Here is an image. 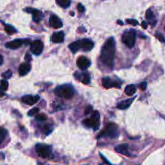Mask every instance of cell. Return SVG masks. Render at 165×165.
<instances>
[{
    "mask_svg": "<svg viewBox=\"0 0 165 165\" xmlns=\"http://www.w3.org/2000/svg\"><path fill=\"white\" fill-rule=\"evenodd\" d=\"M77 65L81 70H86L90 66V61L85 57H80L77 61Z\"/></svg>",
    "mask_w": 165,
    "mask_h": 165,
    "instance_id": "cell-10",
    "label": "cell"
},
{
    "mask_svg": "<svg viewBox=\"0 0 165 165\" xmlns=\"http://www.w3.org/2000/svg\"><path fill=\"white\" fill-rule=\"evenodd\" d=\"M39 108H33L32 109V110H30V111L28 112V116H33V115H37L38 114V113H39Z\"/></svg>",
    "mask_w": 165,
    "mask_h": 165,
    "instance_id": "cell-28",
    "label": "cell"
},
{
    "mask_svg": "<svg viewBox=\"0 0 165 165\" xmlns=\"http://www.w3.org/2000/svg\"><path fill=\"white\" fill-rule=\"evenodd\" d=\"M11 75H12V73H11V70H7L3 73H2V77H3L4 79H9L11 77Z\"/></svg>",
    "mask_w": 165,
    "mask_h": 165,
    "instance_id": "cell-30",
    "label": "cell"
},
{
    "mask_svg": "<svg viewBox=\"0 0 165 165\" xmlns=\"http://www.w3.org/2000/svg\"><path fill=\"white\" fill-rule=\"evenodd\" d=\"M146 19L148 20V23L152 26H155L156 24V20L154 14H153L151 9H148L147 12H146Z\"/></svg>",
    "mask_w": 165,
    "mask_h": 165,
    "instance_id": "cell-19",
    "label": "cell"
},
{
    "mask_svg": "<svg viewBox=\"0 0 165 165\" xmlns=\"http://www.w3.org/2000/svg\"><path fill=\"white\" fill-rule=\"evenodd\" d=\"M25 11H28V13L32 15L33 20H34L35 22H37V23H38V22H39L40 20H41L42 16H43L41 11H38V10H36V9H33V8H27Z\"/></svg>",
    "mask_w": 165,
    "mask_h": 165,
    "instance_id": "cell-14",
    "label": "cell"
},
{
    "mask_svg": "<svg viewBox=\"0 0 165 165\" xmlns=\"http://www.w3.org/2000/svg\"><path fill=\"white\" fill-rule=\"evenodd\" d=\"M7 130H5L3 127H1V129H0V142L1 143H2V141L4 140L5 137L7 135Z\"/></svg>",
    "mask_w": 165,
    "mask_h": 165,
    "instance_id": "cell-27",
    "label": "cell"
},
{
    "mask_svg": "<svg viewBox=\"0 0 165 165\" xmlns=\"http://www.w3.org/2000/svg\"><path fill=\"white\" fill-rule=\"evenodd\" d=\"M70 15H72V16H73V15H74L73 12H70Z\"/></svg>",
    "mask_w": 165,
    "mask_h": 165,
    "instance_id": "cell-40",
    "label": "cell"
},
{
    "mask_svg": "<svg viewBox=\"0 0 165 165\" xmlns=\"http://www.w3.org/2000/svg\"><path fill=\"white\" fill-rule=\"evenodd\" d=\"M25 60H26L27 63H28L29 61H31V55H30V53H28H28H26V55H25Z\"/></svg>",
    "mask_w": 165,
    "mask_h": 165,
    "instance_id": "cell-36",
    "label": "cell"
},
{
    "mask_svg": "<svg viewBox=\"0 0 165 165\" xmlns=\"http://www.w3.org/2000/svg\"><path fill=\"white\" fill-rule=\"evenodd\" d=\"M115 56V41L113 37L107 39L102 47L100 59L102 64L109 68H112Z\"/></svg>",
    "mask_w": 165,
    "mask_h": 165,
    "instance_id": "cell-1",
    "label": "cell"
},
{
    "mask_svg": "<svg viewBox=\"0 0 165 165\" xmlns=\"http://www.w3.org/2000/svg\"><path fill=\"white\" fill-rule=\"evenodd\" d=\"M49 24L53 28H61L63 27V24H62L61 20L56 15H51L50 18H49Z\"/></svg>",
    "mask_w": 165,
    "mask_h": 165,
    "instance_id": "cell-11",
    "label": "cell"
},
{
    "mask_svg": "<svg viewBox=\"0 0 165 165\" xmlns=\"http://www.w3.org/2000/svg\"><path fill=\"white\" fill-rule=\"evenodd\" d=\"M36 119L37 121H39V122H43V121L48 119V118H47V116H46L44 114H38L36 116Z\"/></svg>",
    "mask_w": 165,
    "mask_h": 165,
    "instance_id": "cell-26",
    "label": "cell"
},
{
    "mask_svg": "<svg viewBox=\"0 0 165 165\" xmlns=\"http://www.w3.org/2000/svg\"><path fill=\"white\" fill-rule=\"evenodd\" d=\"M156 37L157 39L159 40L160 42H165V39L164 37H163V36L161 34V33L159 32H157L156 34Z\"/></svg>",
    "mask_w": 165,
    "mask_h": 165,
    "instance_id": "cell-31",
    "label": "cell"
},
{
    "mask_svg": "<svg viewBox=\"0 0 165 165\" xmlns=\"http://www.w3.org/2000/svg\"><path fill=\"white\" fill-rule=\"evenodd\" d=\"M134 100H135V98L122 101V102H119V103L117 105V108L120 109V110H126L127 108H129V107L131 105V103H132Z\"/></svg>",
    "mask_w": 165,
    "mask_h": 165,
    "instance_id": "cell-18",
    "label": "cell"
},
{
    "mask_svg": "<svg viewBox=\"0 0 165 165\" xmlns=\"http://www.w3.org/2000/svg\"><path fill=\"white\" fill-rule=\"evenodd\" d=\"M83 124L87 127H92L94 130H97L100 126V114L98 111H93L91 118H86L83 121Z\"/></svg>",
    "mask_w": 165,
    "mask_h": 165,
    "instance_id": "cell-3",
    "label": "cell"
},
{
    "mask_svg": "<svg viewBox=\"0 0 165 165\" xmlns=\"http://www.w3.org/2000/svg\"><path fill=\"white\" fill-rule=\"evenodd\" d=\"M24 42V41L23 39H17L13 40V41L7 42V43H6L5 46H6V48H9V49H17L23 45Z\"/></svg>",
    "mask_w": 165,
    "mask_h": 165,
    "instance_id": "cell-13",
    "label": "cell"
},
{
    "mask_svg": "<svg viewBox=\"0 0 165 165\" xmlns=\"http://www.w3.org/2000/svg\"><path fill=\"white\" fill-rule=\"evenodd\" d=\"M57 3L63 8H67L69 7L71 2L69 0H57Z\"/></svg>",
    "mask_w": 165,
    "mask_h": 165,
    "instance_id": "cell-23",
    "label": "cell"
},
{
    "mask_svg": "<svg viewBox=\"0 0 165 165\" xmlns=\"http://www.w3.org/2000/svg\"><path fill=\"white\" fill-rule=\"evenodd\" d=\"M147 86H148L147 82H142L140 83V85H139V88H140L142 90H145V89H147Z\"/></svg>",
    "mask_w": 165,
    "mask_h": 165,
    "instance_id": "cell-35",
    "label": "cell"
},
{
    "mask_svg": "<svg viewBox=\"0 0 165 165\" xmlns=\"http://www.w3.org/2000/svg\"><path fill=\"white\" fill-rule=\"evenodd\" d=\"M126 23L131 24L133 26H135V25H138V24H139V22L135 20H132V19H130V20L128 19V20H126Z\"/></svg>",
    "mask_w": 165,
    "mask_h": 165,
    "instance_id": "cell-32",
    "label": "cell"
},
{
    "mask_svg": "<svg viewBox=\"0 0 165 165\" xmlns=\"http://www.w3.org/2000/svg\"><path fill=\"white\" fill-rule=\"evenodd\" d=\"M118 135V126L114 123H109L102 132L98 135V139H100L101 137L108 136L110 138H116Z\"/></svg>",
    "mask_w": 165,
    "mask_h": 165,
    "instance_id": "cell-4",
    "label": "cell"
},
{
    "mask_svg": "<svg viewBox=\"0 0 165 165\" xmlns=\"http://www.w3.org/2000/svg\"><path fill=\"white\" fill-rule=\"evenodd\" d=\"M69 48L70 50L72 51L73 53H76L77 51L80 50V45H79L78 40L77 41L73 42L69 45Z\"/></svg>",
    "mask_w": 165,
    "mask_h": 165,
    "instance_id": "cell-22",
    "label": "cell"
},
{
    "mask_svg": "<svg viewBox=\"0 0 165 165\" xmlns=\"http://www.w3.org/2000/svg\"><path fill=\"white\" fill-rule=\"evenodd\" d=\"M92 109H93V107H91V106H88V107L85 108V114H90V112L92 111Z\"/></svg>",
    "mask_w": 165,
    "mask_h": 165,
    "instance_id": "cell-34",
    "label": "cell"
},
{
    "mask_svg": "<svg viewBox=\"0 0 165 165\" xmlns=\"http://www.w3.org/2000/svg\"><path fill=\"white\" fill-rule=\"evenodd\" d=\"M65 39V33L63 32H55L52 34V37H51V40L53 43H62Z\"/></svg>",
    "mask_w": 165,
    "mask_h": 165,
    "instance_id": "cell-15",
    "label": "cell"
},
{
    "mask_svg": "<svg viewBox=\"0 0 165 165\" xmlns=\"http://www.w3.org/2000/svg\"><path fill=\"white\" fill-rule=\"evenodd\" d=\"M5 31H6L8 34H10V35L16 32V29H15V28H13L12 26H11V25H5Z\"/></svg>",
    "mask_w": 165,
    "mask_h": 165,
    "instance_id": "cell-25",
    "label": "cell"
},
{
    "mask_svg": "<svg viewBox=\"0 0 165 165\" xmlns=\"http://www.w3.org/2000/svg\"><path fill=\"white\" fill-rule=\"evenodd\" d=\"M142 28L144 29H146L148 28V24H147V23H146L145 21L142 22Z\"/></svg>",
    "mask_w": 165,
    "mask_h": 165,
    "instance_id": "cell-37",
    "label": "cell"
},
{
    "mask_svg": "<svg viewBox=\"0 0 165 165\" xmlns=\"http://www.w3.org/2000/svg\"><path fill=\"white\" fill-rule=\"evenodd\" d=\"M136 92V86L135 85H129L125 88V93L128 96L134 95Z\"/></svg>",
    "mask_w": 165,
    "mask_h": 165,
    "instance_id": "cell-21",
    "label": "cell"
},
{
    "mask_svg": "<svg viewBox=\"0 0 165 165\" xmlns=\"http://www.w3.org/2000/svg\"><path fill=\"white\" fill-rule=\"evenodd\" d=\"M31 70V65L29 63H22L19 68V73L20 76H24L29 73Z\"/></svg>",
    "mask_w": 165,
    "mask_h": 165,
    "instance_id": "cell-16",
    "label": "cell"
},
{
    "mask_svg": "<svg viewBox=\"0 0 165 165\" xmlns=\"http://www.w3.org/2000/svg\"><path fill=\"white\" fill-rule=\"evenodd\" d=\"M1 87H2V89L3 91L8 89V82H7V80L1 81Z\"/></svg>",
    "mask_w": 165,
    "mask_h": 165,
    "instance_id": "cell-29",
    "label": "cell"
},
{
    "mask_svg": "<svg viewBox=\"0 0 165 165\" xmlns=\"http://www.w3.org/2000/svg\"><path fill=\"white\" fill-rule=\"evenodd\" d=\"M118 24H123V23H122V21H120V20H118Z\"/></svg>",
    "mask_w": 165,
    "mask_h": 165,
    "instance_id": "cell-39",
    "label": "cell"
},
{
    "mask_svg": "<svg viewBox=\"0 0 165 165\" xmlns=\"http://www.w3.org/2000/svg\"><path fill=\"white\" fill-rule=\"evenodd\" d=\"M39 100V96H32V95H26L24 96L22 98V102L24 103H26L28 105L32 106V105L36 104L38 101Z\"/></svg>",
    "mask_w": 165,
    "mask_h": 165,
    "instance_id": "cell-12",
    "label": "cell"
},
{
    "mask_svg": "<svg viewBox=\"0 0 165 165\" xmlns=\"http://www.w3.org/2000/svg\"><path fill=\"white\" fill-rule=\"evenodd\" d=\"M102 85L106 88V89H110V88H113V87H117L119 88L120 87V82H118V81L113 80L111 77H103L102 80Z\"/></svg>",
    "mask_w": 165,
    "mask_h": 165,
    "instance_id": "cell-8",
    "label": "cell"
},
{
    "mask_svg": "<svg viewBox=\"0 0 165 165\" xmlns=\"http://www.w3.org/2000/svg\"><path fill=\"white\" fill-rule=\"evenodd\" d=\"M36 151L37 154L43 159L52 158L53 157L51 147L46 145V144H37L36 146Z\"/></svg>",
    "mask_w": 165,
    "mask_h": 165,
    "instance_id": "cell-6",
    "label": "cell"
},
{
    "mask_svg": "<svg viewBox=\"0 0 165 165\" xmlns=\"http://www.w3.org/2000/svg\"><path fill=\"white\" fill-rule=\"evenodd\" d=\"M77 10H78L79 12H84V11H85V8L84 7V6H83L81 3H78V4H77Z\"/></svg>",
    "mask_w": 165,
    "mask_h": 165,
    "instance_id": "cell-33",
    "label": "cell"
},
{
    "mask_svg": "<svg viewBox=\"0 0 165 165\" xmlns=\"http://www.w3.org/2000/svg\"><path fill=\"white\" fill-rule=\"evenodd\" d=\"M79 45H80V49L85 51V52H89L92 50L93 48V42L89 39H82L78 40Z\"/></svg>",
    "mask_w": 165,
    "mask_h": 165,
    "instance_id": "cell-9",
    "label": "cell"
},
{
    "mask_svg": "<svg viewBox=\"0 0 165 165\" xmlns=\"http://www.w3.org/2000/svg\"><path fill=\"white\" fill-rule=\"evenodd\" d=\"M115 151L125 156H130L128 152V145L127 144H120L115 147Z\"/></svg>",
    "mask_w": 165,
    "mask_h": 165,
    "instance_id": "cell-17",
    "label": "cell"
},
{
    "mask_svg": "<svg viewBox=\"0 0 165 165\" xmlns=\"http://www.w3.org/2000/svg\"><path fill=\"white\" fill-rule=\"evenodd\" d=\"M77 78L80 79L81 81L83 84H85V85H87V84H89V83L90 82V76H89V74L86 72L83 73H81V75L77 74Z\"/></svg>",
    "mask_w": 165,
    "mask_h": 165,
    "instance_id": "cell-20",
    "label": "cell"
},
{
    "mask_svg": "<svg viewBox=\"0 0 165 165\" xmlns=\"http://www.w3.org/2000/svg\"><path fill=\"white\" fill-rule=\"evenodd\" d=\"M135 38H136V32L134 29H130L124 32L122 36V41L126 44V47L133 48L135 44Z\"/></svg>",
    "mask_w": 165,
    "mask_h": 165,
    "instance_id": "cell-5",
    "label": "cell"
},
{
    "mask_svg": "<svg viewBox=\"0 0 165 165\" xmlns=\"http://www.w3.org/2000/svg\"><path fill=\"white\" fill-rule=\"evenodd\" d=\"M42 128V131H43V134H45V135H48V134H50L52 132V127L50 126V125H44L41 127Z\"/></svg>",
    "mask_w": 165,
    "mask_h": 165,
    "instance_id": "cell-24",
    "label": "cell"
},
{
    "mask_svg": "<svg viewBox=\"0 0 165 165\" xmlns=\"http://www.w3.org/2000/svg\"><path fill=\"white\" fill-rule=\"evenodd\" d=\"M55 94L60 98L70 99V98H73L74 94L73 88L69 85H60L55 89Z\"/></svg>",
    "mask_w": 165,
    "mask_h": 165,
    "instance_id": "cell-2",
    "label": "cell"
},
{
    "mask_svg": "<svg viewBox=\"0 0 165 165\" xmlns=\"http://www.w3.org/2000/svg\"><path fill=\"white\" fill-rule=\"evenodd\" d=\"M0 58H1V62H0V65H2V62H3V57H2V56H0Z\"/></svg>",
    "mask_w": 165,
    "mask_h": 165,
    "instance_id": "cell-38",
    "label": "cell"
},
{
    "mask_svg": "<svg viewBox=\"0 0 165 165\" xmlns=\"http://www.w3.org/2000/svg\"><path fill=\"white\" fill-rule=\"evenodd\" d=\"M43 49V43L40 40H35L31 43V52L34 55L39 56L42 53Z\"/></svg>",
    "mask_w": 165,
    "mask_h": 165,
    "instance_id": "cell-7",
    "label": "cell"
}]
</instances>
